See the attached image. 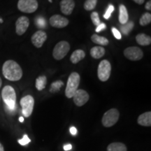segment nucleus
<instances>
[{
	"mask_svg": "<svg viewBox=\"0 0 151 151\" xmlns=\"http://www.w3.org/2000/svg\"><path fill=\"white\" fill-rule=\"evenodd\" d=\"M85 57H86V52L83 50L78 49V50H76L71 54L70 57V61L73 64H77L82 60H83Z\"/></svg>",
	"mask_w": 151,
	"mask_h": 151,
	"instance_id": "nucleus-16",
	"label": "nucleus"
},
{
	"mask_svg": "<svg viewBox=\"0 0 151 151\" xmlns=\"http://www.w3.org/2000/svg\"><path fill=\"white\" fill-rule=\"evenodd\" d=\"M1 97L6 104V109L8 112H12L16 109V94L14 88L10 86H6L1 91Z\"/></svg>",
	"mask_w": 151,
	"mask_h": 151,
	"instance_id": "nucleus-2",
	"label": "nucleus"
},
{
	"mask_svg": "<svg viewBox=\"0 0 151 151\" xmlns=\"http://www.w3.org/2000/svg\"><path fill=\"white\" fill-rule=\"evenodd\" d=\"M105 54V49L101 46H94L90 50V55L94 59H99Z\"/></svg>",
	"mask_w": 151,
	"mask_h": 151,
	"instance_id": "nucleus-19",
	"label": "nucleus"
},
{
	"mask_svg": "<svg viewBox=\"0 0 151 151\" xmlns=\"http://www.w3.org/2000/svg\"><path fill=\"white\" fill-rule=\"evenodd\" d=\"M112 32H113V35H114V37L116 38L117 39H121V34H120V32L118 31V29H116V28L115 27H113L112 28Z\"/></svg>",
	"mask_w": 151,
	"mask_h": 151,
	"instance_id": "nucleus-31",
	"label": "nucleus"
},
{
	"mask_svg": "<svg viewBox=\"0 0 151 151\" xmlns=\"http://www.w3.org/2000/svg\"><path fill=\"white\" fill-rule=\"evenodd\" d=\"M97 0H86L84 3V9L86 11H92L95 8Z\"/></svg>",
	"mask_w": 151,
	"mask_h": 151,
	"instance_id": "nucleus-24",
	"label": "nucleus"
},
{
	"mask_svg": "<svg viewBox=\"0 0 151 151\" xmlns=\"http://www.w3.org/2000/svg\"><path fill=\"white\" fill-rule=\"evenodd\" d=\"M136 41L141 46H148L151 43V38L145 34L141 33L136 37Z\"/></svg>",
	"mask_w": 151,
	"mask_h": 151,
	"instance_id": "nucleus-18",
	"label": "nucleus"
},
{
	"mask_svg": "<svg viewBox=\"0 0 151 151\" xmlns=\"http://www.w3.org/2000/svg\"><path fill=\"white\" fill-rule=\"evenodd\" d=\"M73 102L78 106H82L88 102L90 99V96L86 90L78 89L73 96Z\"/></svg>",
	"mask_w": 151,
	"mask_h": 151,
	"instance_id": "nucleus-10",
	"label": "nucleus"
},
{
	"mask_svg": "<svg viewBox=\"0 0 151 151\" xmlns=\"http://www.w3.org/2000/svg\"><path fill=\"white\" fill-rule=\"evenodd\" d=\"M114 6L112 4H110L109 6L108 9H107L106 11V13L104 15V17L105 19H106V20H108V19L110 18V17L111 16V14L113 13V11H114Z\"/></svg>",
	"mask_w": 151,
	"mask_h": 151,
	"instance_id": "nucleus-28",
	"label": "nucleus"
},
{
	"mask_svg": "<svg viewBox=\"0 0 151 151\" xmlns=\"http://www.w3.org/2000/svg\"><path fill=\"white\" fill-rule=\"evenodd\" d=\"M1 85H2V81H1V77H0V88L1 87Z\"/></svg>",
	"mask_w": 151,
	"mask_h": 151,
	"instance_id": "nucleus-39",
	"label": "nucleus"
},
{
	"mask_svg": "<svg viewBox=\"0 0 151 151\" xmlns=\"http://www.w3.org/2000/svg\"><path fill=\"white\" fill-rule=\"evenodd\" d=\"M106 27V24L104 23H100L99 25L97 26V28H96V32H100L101 30L105 29Z\"/></svg>",
	"mask_w": 151,
	"mask_h": 151,
	"instance_id": "nucleus-32",
	"label": "nucleus"
},
{
	"mask_svg": "<svg viewBox=\"0 0 151 151\" xmlns=\"http://www.w3.org/2000/svg\"><path fill=\"white\" fill-rule=\"evenodd\" d=\"M31 140L29 139V138L28 137V136L27 134H24L22 137V139H19L18 140V143H20L21 146H26V145L28 144Z\"/></svg>",
	"mask_w": 151,
	"mask_h": 151,
	"instance_id": "nucleus-30",
	"label": "nucleus"
},
{
	"mask_svg": "<svg viewBox=\"0 0 151 151\" xmlns=\"http://www.w3.org/2000/svg\"><path fill=\"white\" fill-rule=\"evenodd\" d=\"M4 76L11 81H19L22 76V70L20 65L14 60H7L2 67Z\"/></svg>",
	"mask_w": 151,
	"mask_h": 151,
	"instance_id": "nucleus-1",
	"label": "nucleus"
},
{
	"mask_svg": "<svg viewBox=\"0 0 151 151\" xmlns=\"http://www.w3.org/2000/svg\"><path fill=\"white\" fill-rule=\"evenodd\" d=\"M90 17H91V20H92V22H93V24L95 26H97H97L99 25L100 23H101V21H100V20H99V14H98L97 12H96V11L92 12Z\"/></svg>",
	"mask_w": 151,
	"mask_h": 151,
	"instance_id": "nucleus-27",
	"label": "nucleus"
},
{
	"mask_svg": "<svg viewBox=\"0 0 151 151\" xmlns=\"http://www.w3.org/2000/svg\"><path fill=\"white\" fill-rule=\"evenodd\" d=\"M63 82L61 81H55V82L52 83L50 86V92H52V93H54V92H56L58 91H59L61 88L62 86H63Z\"/></svg>",
	"mask_w": 151,
	"mask_h": 151,
	"instance_id": "nucleus-25",
	"label": "nucleus"
},
{
	"mask_svg": "<svg viewBox=\"0 0 151 151\" xmlns=\"http://www.w3.org/2000/svg\"><path fill=\"white\" fill-rule=\"evenodd\" d=\"M133 1H134L135 3L138 4H139V5H141V4H143V3H144L145 0H133Z\"/></svg>",
	"mask_w": 151,
	"mask_h": 151,
	"instance_id": "nucleus-36",
	"label": "nucleus"
},
{
	"mask_svg": "<svg viewBox=\"0 0 151 151\" xmlns=\"http://www.w3.org/2000/svg\"><path fill=\"white\" fill-rule=\"evenodd\" d=\"M0 151H4V146H2L1 143H0Z\"/></svg>",
	"mask_w": 151,
	"mask_h": 151,
	"instance_id": "nucleus-37",
	"label": "nucleus"
},
{
	"mask_svg": "<svg viewBox=\"0 0 151 151\" xmlns=\"http://www.w3.org/2000/svg\"><path fill=\"white\" fill-rule=\"evenodd\" d=\"M70 132L72 135H76L77 134V129L74 127H71L70 128Z\"/></svg>",
	"mask_w": 151,
	"mask_h": 151,
	"instance_id": "nucleus-34",
	"label": "nucleus"
},
{
	"mask_svg": "<svg viewBox=\"0 0 151 151\" xmlns=\"http://www.w3.org/2000/svg\"><path fill=\"white\" fill-rule=\"evenodd\" d=\"M19 121H20V122H24L23 117H20V118H19Z\"/></svg>",
	"mask_w": 151,
	"mask_h": 151,
	"instance_id": "nucleus-38",
	"label": "nucleus"
},
{
	"mask_svg": "<svg viewBox=\"0 0 151 151\" xmlns=\"http://www.w3.org/2000/svg\"><path fill=\"white\" fill-rule=\"evenodd\" d=\"M72 148V146L71 144H67L64 146V150L67 151V150H70Z\"/></svg>",
	"mask_w": 151,
	"mask_h": 151,
	"instance_id": "nucleus-35",
	"label": "nucleus"
},
{
	"mask_svg": "<svg viewBox=\"0 0 151 151\" xmlns=\"http://www.w3.org/2000/svg\"><path fill=\"white\" fill-rule=\"evenodd\" d=\"M35 23L37 24V26L39 28H42V27H45L46 26V21L43 18H36V21Z\"/></svg>",
	"mask_w": 151,
	"mask_h": 151,
	"instance_id": "nucleus-29",
	"label": "nucleus"
},
{
	"mask_svg": "<svg viewBox=\"0 0 151 151\" xmlns=\"http://www.w3.org/2000/svg\"><path fill=\"white\" fill-rule=\"evenodd\" d=\"M124 55L132 61H139L143 57V52L141 48L137 46L128 47L124 50Z\"/></svg>",
	"mask_w": 151,
	"mask_h": 151,
	"instance_id": "nucleus-9",
	"label": "nucleus"
},
{
	"mask_svg": "<svg viewBox=\"0 0 151 151\" xmlns=\"http://www.w3.org/2000/svg\"><path fill=\"white\" fill-rule=\"evenodd\" d=\"M75 7L73 0H62L60 1V10L63 14L69 16L72 14Z\"/></svg>",
	"mask_w": 151,
	"mask_h": 151,
	"instance_id": "nucleus-14",
	"label": "nucleus"
},
{
	"mask_svg": "<svg viewBox=\"0 0 151 151\" xmlns=\"http://www.w3.org/2000/svg\"><path fill=\"white\" fill-rule=\"evenodd\" d=\"M145 8H146V10H148V11L151 10V1L150 0H149L148 2L146 4V5H145Z\"/></svg>",
	"mask_w": 151,
	"mask_h": 151,
	"instance_id": "nucleus-33",
	"label": "nucleus"
},
{
	"mask_svg": "<svg viewBox=\"0 0 151 151\" xmlns=\"http://www.w3.org/2000/svg\"><path fill=\"white\" fill-rule=\"evenodd\" d=\"M49 1H50V2H52V0H49Z\"/></svg>",
	"mask_w": 151,
	"mask_h": 151,
	"instance_id": "nucleus-41",
	"label": "nucleus"
},
{
	"mask_svg": "<svg viewBox=\"0 0 151 151\" xmlns=\"http://www.w3.org/2000/svg\"><path fill=\"white\" fill-rule=\"evenodd\" d=\"M127 147L124 143L115 142L109 144L107 147V151H127Z\"/></svg>",
	"mask_w": 151,
	"mask_h": 151,
	"instance_id": "nucleus-20",
	"label": "nucleus"
},
{
	"mask_svg": "<svg viewBox=\"0 0 151 151\" xmlns=\"http://www.w3.org/2000/svg\"><path fill=\"white\" fill-rule=\"evenodd\" d=\"M134 27V22H127V23L123 24V26H122L121 30L123 32L124 35H127L130 32V31L133 29Z\"/></svg>",
	"mask_w": 151,
	"mask_h": 151,
	"instance_id": "nucleus-26",
	"label": "nucleus"
},
{
	"mask_svg": "<svg viewBox=\"0 0 151 151\" xmlns=\"http://www.w3.org/2000/svg\"><path fill=\"white\" fill-rule=\"evenodd\" d=\"M151 22V14L150 13L147 12L143 14L141 16L140 20H139V24L141 26H146L147 24H150Z\"/></svg>",
	"mask_w": 151,
	"mask_h": 151,
	"instance_id": "nucleus-23",
	"label": "nucleus"
},
{
	"mask_svg": "<svg viewBox=\"0 0 151 151\" xmlns=\"http://www.w3.org/2000/svg\"><path fill=\"white\" fill-rule=\"evenodd\" d=\"M138 124L144 127H150L151 126V112L148 111L140 115L137 119Z\"/></svg>",
	"mask_w": 151,
	"mask_h": 151,
	"instance_id": "nucleus-15",
	"label": "nucleus"
},
{
	"mask_svg": "<svg viewBox=\"0 0 151 151\" xmlns=\"http://www.w3.org/2000/svg\"><path fill=\"white\" fill-rule=\"evenodd\" d=\"M0 22H1V23H2V22H3V20H2V19L0 18Z\"/></svg>",
	"mask_w": 151,
	"mask_h": 151,
	"instance_id": "nucleus-40",
	"label": "nucleus"
},
{
	"mask_svg": "<svg viewBox=\"0 0 151 151\" xmlns=\"http://www.w3.org/2000/svg\"><path fill=\"white\" fill-rule=\"evenodd\" d=\"M111 65L108 60H104L99 63L97 69V76L101 81H108L111 76Z\"/></svg>",
	"mask_w": 151,
	"mask_h": 151,
	"instance_id": "nucleus-6",
	"label": "nucleus"
},
{
	"mask_svg": "<svg viewBox=\"0 0 151 151\" xmlns=\"http://www.w3.org/2000/svg\"><path fill=\"white\" fill-rule=\"evenodd\" d=\"M50 25L56 28H64L69 24V20L60 15H53L49 20Z\"/></svg>",
	"mask_w": 151,
	"mask_h": 151,
	"instance_id": "nucleus-12",
	"label": "nucleus"
},
{
	"mask_svg": "<svg viewBox=\"0 0 151 151\" xmlns=\"http://www.w3.org/2000/svg\"><path fill=\"white\" fill-rule=\"evenodd\" d=\"M120 113L116 109H111L107 111L102 117L101 123L105 127H111L118 121Z\"/></svg>",
	"mask_w": 151,
	"mask_h": 151,
	"instance_id": "nucleus-4",
	"label": "nucleus"
},
{
	"mask_svg": "<svg viewBox=\"0 0 151 151\" xmlns=\"http://www.w3.org/2000/svg\"><path fill=\"white\" fill-rule=\"evenodd\" d=\"M119 22L120 24H124L128 22L129 20V16H128V12L125 6L123 4H120L119 6Z\"/></svg>",
	"mask_w": 151,
	"mask_h": 151,
	"instance_id": "nucleus-17",
	"label": "nucleus"
},
{
	"mask_svg": "<svg viewBox=\"0 0 151 151\" xmlns=\"http://www.w3.org/2000/svg\"><path fill=\"white\" fill-rule=\"evenodd\" d=\"M46 33L42 31V30H39V31L36 32L31 38L32 43H33L34 46L38 48H40L42 47L43 43L46 41Z\"/></svg>",
	"mask_w": 151,
	"mask_h": 151,
	"instance_id": "nucleus-13",
	"label": "nucleus"
},
{
	"mask_svg": "<svg viewBox=\"0 0 151 151\" xmlns=\"http://www.w3.org/2000/svg\"><path fill=\"white\" fill-rule=\"evenodd\" d=\"M20 106L22 107V113L25 118H28L32 113L34 106H35V99L32 96L27 95L22 97L20 100Z\"/></svg>",
	"mask_w": 151,
	"mask_h": 151,
	"instance_id": "nucleus-7",
	"label": "nucleus"
},
{
	"mask_svg": "<svg viewBox=\"0 0 151 151\" xmlns=\"http://www.w3.org/2000/svg\"><path fill=\"white\" fill-rule=\"evenodd\" d=\"M81 77L80 75L76 72H72L68 78L67 87L65 90V95L67 98H72L73 94L78 90L80 84Z\"/></svg>",
	"mask_w": 151,
	"mask_h": 151,
	"instance_id": "nucleus-3",
	"label": "nucleus"
},
{
	"mask_svg": "<svg viewBox=\"0 0 151 151\" xmlns=\"http://www.w3.org/2000/svg\"><path fill=\"white\" fill-rule=\"evenodd\" d=\"M70 50V45L66 41H62L58 43L53 48L52 56L57 60H61L67 55Z\"/></svg>",
	"mask_w": 151,
	"mask_h": 151,
	"instance_id": "nucleus-5",
	"label": "nucleus"
},
{
	"mask_svg": "<svg viewBox=\"0 0 151 151\" xmlns=\"http://www.w3.org/2000/svg\"><path fill=\"white\" fill-rule=\"evenodd\" d=\"M29 25V20L27 17H20L16 22V31L17 35L21 36L25 33Z\"/></svg>",
	"mask_w": 151,
	"mask_h": 151,
	"instance_id": "nucleus-11",
	"label": "nucleus"
},
{
	"mask_svg": "<svg viewBox=\"0 0 151 151\" xmlns=\"http://www.w3.org/2000/svg\"><path fill=\"white\" fill-rule=\"evenodd\" d=\"M91 40L93 43L101 45V46H107L109 43V41L106 38L104 37H100V36L96 35V34H94V35L92 36Z\"/></svg>",
	"mask_w": 151,
	"mask_h": 151,
	"instance_id": "nucleus-21",
	"label": "nucleus"
},
{
	"mask_svg": "<svg viewBox=\"0 0 151 151\" xmlns=\"http://www.w3.org/2000/svg\"><path fill=\"white\" fill-rule=\"evenodd\" d=\"M47 84V78L45 76H41L36 79L35 86L39 91H41L46 88Z\"/></svg>",
	"mask_w": 151,
	"mask_h": 151,
	"instance_id": "nucleus-22",
	"label": "nucleus"
},
{
	"mask_svg": "<svg viewBox=\"0 0 151 151\" xmlns=\"http://www.w3.org/2000/svg\"><path fill=\"white\" fill-rule=\"evenodd\" d=\"M38 6L37 0H19L18 2V9L26 14L35 12L38 9Z\"/></svg>",
	"mask_w": 151,
	"mask_h": 151,
	"instance_id": "nucleus-8",
	"label": "nucleus"
}]
</instances>
